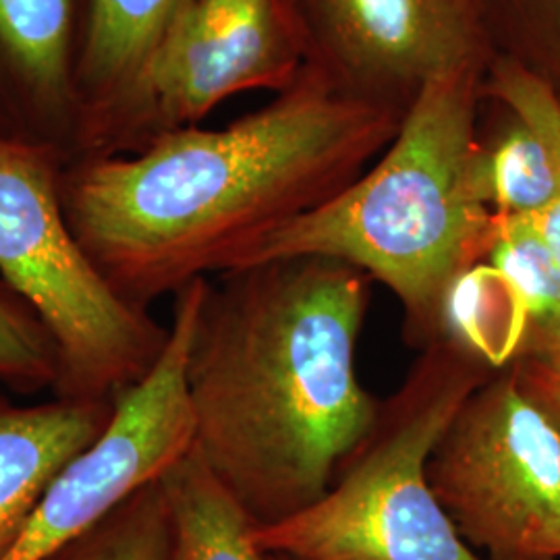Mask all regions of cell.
Listing matches in <instances>:
<instances>
[{"label": "cell", "instance_id": "1", "mask_svg": "<svg viewBox=\"0 0 560 560\" xmlns=\"http://www.w3.org/2000/svg\"><path fill=\"white\" fill-rule=\"evenodd\" d=\"M400 120L303 67L275 101L222 129L185 127L138 154L67 164L65 217L108 287L148 310L245 268L270 235L361 177Z\"/></svg>", "mask_w": 560, "mask_h": 560}, {"label": "cell", "instance_id": "2", "mask_svg": "<svg viewBox=\"0 0 560 560\" xmlns=\"http://www.w3.org/2000/svg\"><path fill=\"white\" fill-rule=\"evenodd\" d=\"M372 282L320 256L206 282L187 363L196 451L256 525L320 501L378 420L358 374Z\"/></svg>", "mask_w": 560, "mask_h": 560}, {"label": "cell", "instance_id": "3", "mask_svg": "<svg viewBox=\"0 0 560 560\" xmlns=\"http://www.w3.org/2000/svg\"><path fill=\"white\" fill-rule=\"evenodd\" d=\"M483 75L460 69L432 81L378 162L270 235L245 268L303 256L347 261L395 293L409 339H442L455 282L486 261L494 235L480 179Z\"/></svg>", "mask_w": 560, "mask_h": 560}, {"label": "cell", "instance_id": "4", "mask_svg": "<svg viewBox=\"0 0 560 560\" xmlns=\"http://www.w3.org/2000/svg\"><path fill=\"white\" fill-rule=\"evenodd\" d=\"M494 372L457 339L425 345L320 501L256 525L261 550L287 560H486L442 509L428 463L465 400Z\"/></svg>", "mask_w": 560, "mask_h": 560}, {"label": "cell", "instance_id": "5", "mask_svg": "<svg viewBox=\"0 0 560 560\" xmlns=\"http://www.w3.org/2000/svg\"><path fill=\"white\" fill-rule=\"evenodd\" d=\"M65 166L48 148L0 136V279L59 345L52 397L117 402L161 360L171 328L120 300L81 249L60 198Z\"/></svg>", "mask_w": 560, "mask_h": 560}, {"label": "cell", "instance_id": "6", "mask_svg": "<svg viewBox=\"0 0 560 560\" xmlns=\"http://www.w3.org/2000/svg\"><path fill=\"white\" fill-rule=\"evenodd\" d=\"M428 478L442 509L486 560H560V436L509 368L465 400Z\"/></svg>", "mask_w": 560, "mask_h": 560}, {"label": "cell", "instance_id": "7", "mask_svg": "<svg viewBox=\"0 0 560 560\" xmlns=\"http://www.w3.org/2000/svg\"><path fill=\"white\" fill-rule=\"evenodd\" d=\"M206 279L175 293L168 342L143 381L115 402L101 441L71 460L48 486L2 560H46L187 457L196 418L187 363Z\"/></svg>", "mask_w": 560, "mask_h": 560}, {"label": "cell", "instance_id": "8", "mask_svg": "<svg viewBox=\"0 0 560 560\" xmlns=\"http://www.w3.org/2000/svg\"><path fill=\"white\" fill-rule=\"evenodd\" d=\"M303 67L349 101L400 117L421 92L494 50L476 0H287Z\"/></svg>", "mask_w": 560, "mask_h": 560}, {"label": "cell", "instance_id": "9", "mask_svg": "<svg viewBox=\"0 0 560 560\" xmlns=\"http://www.w3.org/2000/svg\"><path fill=\"white\" fill-rule=\"evenodd\" d=\"M301 69L300 36L287 0H185L148 75L152 141L198 127L241 92L279 94Z\"/></svg>", "mask_w": 560, "mask_h": 560}, {"label": "cell", "instance_id": "10", "mask_svg": "<svg viewBox=\"0 0 560 560\" xmlns=\"http://www.w3.org/2000/svg\"><path fill=\"white\" fill-rule=\"evenodd\" d=\"M81 0H0V136L81 159Z\"/></svg>", "mask_w": 560, "mask_h": 560}, {"label": "cell", "instance_id": "11", "mask_svg": "<svg viewBox=\"0 0 560 560\" xmlns=\"http://www.w3.org/2000/svg\"><path fill=\"white\" fill-rule=\"evenodd\" d=\"M81 161L129 156L152 141L148 75L185 0H81Z\"/></svg>", "mask_w": 560, "mask_h": 560}, {"label": "cell", "instance_id": "12", "mask_svg": "<svg viewBox=\"0 0 560 560\" xmlns=\"http://www.w3.org/2000/svg\"><path fill=\"white\" fill-rule=\"evenodd\" d=\"M115 402L52 397L13 405L0 397V560L18 540L48 486L101 441Z\"/></svg>", "mask_w": 560, "mask_h": 560}, {"label": "cell", "instance_id": "13", "mask_svg": "<svg viewBox=\"0 0 560 560\" xmlns=\"http://www.w3.org/2000/svg\"><path fill=\"white\" fill-rule=\"evenodd\" d=\"M171 527V560H270L256 523L194 451L161 478Z\"/></svg>", "mask_w": 560, "mask_h": 560}, {"label": "cell", "instance_id": "14", "mask_svg": "<svg viewBox=\"0 0 560 560\" xmlns=\"http://www.w3.org/2000/svg\"><path fill=\"white\" fill-rule=\"evenodd\" d=\"M504 113L509 119L499 133L480 138L483 198L497 217H536L559 194V162L540 131L513 110Z\"/></svg>", "mask_w": 560, "mask_h": 560}, {"label": "cell", "instance_id": "15", "mask_svg": "<svg viewBox=\"0 0 560 560\" xmlns=\"http://www.w3.org/2000/svg\"><path fill=\"white\" fill-rule=\"evenodd\" d=\"M486 261L506 280L523 307L520 349L560 345V264L534 221L497 217Z\"/></svg>", "mask_w": 560, "mask_h": 560}, {"label": "cell", "instance_id": "16", "mask_svg": "<svg viewBox=\"0 0 560 560\" xmlns=\"http://www.w3.org/2000/svg\"><path fill=\"white\" fill-rule=\"evenodd\" d=\"M46 560H171V527L161 480L127 497Z\"/></svg>", "mask_w": 560, "mask_h": 560}, {"label": "cell", "instance_id": "17", "mask_svg": "<svg viewBox=\"0 0 560 560\" xmlns=\"http://www.w3.org/2000/svg\"><path fill=\"white\" fill-rule=\"evenodd\" d=\"M59 345L38 312L0 279V384L20 395L55 393Z\"/></svg>", "mask_w": 560, "mask_h": 560}, {"label": "cell", "instance_id": "18", "mask_svg": "<svg viewBox=\"0 0 560 560\" xmlns=\"http://www.w3.org/2000/svg\"><path fill=\"white\" fill-rule=\"evenodd\" d=\"M481 96L527 120L555 150L560 179V101L559 96L520 62L494 55L481 83ZM538 226L541 237L560 264V183L559 194L536 217H527Z\"/></svg>", "mask_w": 560, "mask_h": 560}, {"label": "cell", "instance_id": "19", "mask_svg": "<svg viewBox=\"0 0 560 560\" xmlns=\"http://www.w3.org/2000/svg\"><path fill=\"white\" fill-rule=\"evenodd\" d=\"M506 368L523 397L540 409L560 436V345L520 349Z\"/></svg>", "mask_w": 560, "mask_h": 560}, {"label": "cell", "instance_id": "20", "mask_svg": "<svg viewBox=\"0 0 560 560\" xmlns=\"http://www.w3.org/2000/svg\"><path fill=\"white\" fill-rule=\"evenodd\" d=\"M270 557V555H268ZM270 560H287V559H280V557H270Z\"/></svg>", "mask_w": 560, "mask_h": 560}]
</instances>
